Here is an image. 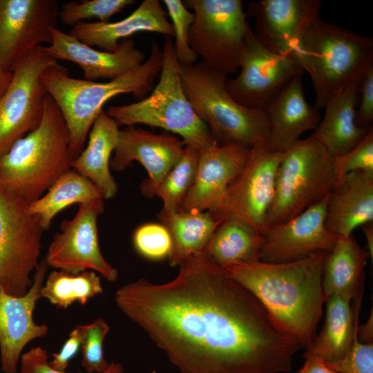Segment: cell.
Masks as SVG:
<instances>
[{
    "instance_id": "1",
    "label": "cell",
    "mask_w": 373,
    "mask_h": 373,
    "mask_svg": "<svg viewBox=\"0 0 373 373\" xmlns=\"http://www.w3.org/2000/svg\"><path fill=\"white\" fill-rule=\"evenodd\" d=\"M118 308L180 373H283L302 350L257 297L203 251L163 283L115 292Z\"/></svg>"
},
{
    "instance_id": "2",
    "label": "cell",
    "mask_w": 373,
    "mask_h": 373,
    "mask_svg": "<svg viewBox=\"0 0 373 373\" xmlns=\"http://www.w3.org/2000/svg\"><path fill=\"white\" fill-rule=\"evenodd\" d=\"M327 252L318 251L294 262L258 260L222 269L251 291L302 349L307 350L316 336L326 300L323 276Z\"/></svg>"
},
{
    "instance_id": "3",
    "label": "cell",
    "mask_w": 373,
    "mask_h": 373,
    "mask_svg": "<svg viewBox=\"0 0 373 373\" xmlns=\"http://www.w3.org/2000/svg\"><path fill=\"white\" fill-rule=\"evenodd\" d=\"M162 65V49L153 40L150 55L140 66L112 80L99 82L73 78L68 68L58 62L42 73L41 82L66 124L74 159L86 146L89 131L104 105L121 94H132L137 101L147 97Z\"/></svg>"
},
{
    "instance_id": "4",
    "label": "cell",
    "mask_w": 373,
    "mask_h": 373,
    "mask_svg": "<svg viewBox=\"0 0 373 373\" xmlns=\"http://www.w3.org/2000/svg\"><path fill=\"white\" fill-rule=\"evenodd\" d=\"M73 159L64 119L47 94L40 124L0 157V187L30 204L71 169Z\"/></svg>"
},
{
    "instance_id": "5",
    "label": "cell",
    "mask_w": 373,
    "mask_h": 373,
    "mask_svg": "<svg viewBox=\"0 0 373 373\" xmlns=\"http://www.w3.org/2000/svg\"><path fill=\"white\" fill-rule=\"evenodd\" d=\"M296 61L311 77L317 109L373 66V39L323 21L320 15L307 26Z\"/></svg>"
},
{
    "instance_id": "6",
    "label": "cell",
    "mask_w": 373,
    "mask_h": 373,
    "mask_svg": "<svg viewBox=\"0 0 373 373\" xmlns=\"http://www.w3.org/2000/svg\"><path fill=\"white\" fill-rule=\"evenodd\" d=\"M162 51L159 81L151 93L134 103L110 106L105 111L119 126L145 124L158 127L181 137L185 146L199 150L218 144L185 95L181 66L171 37H165Z\"/></svg>"
},
{
    "instance_id": "7",
    "label": "cell",
    "mask_w": 373,
    "mask_h": 373,
    "mask_svg": "<svg viewBox=\"0 0 373 373\" xmlns=\"http://www.w3.org/2000/svg\"><path fill=\"white\" fill-rule=\"evenodd\" d=\"M180 71L187 99L218 144L249 149L268 144L269 126L265 111L247 108L236 102L226 89V75L202 61L181 66Z\"/></svg>"
},
{
    "instance_id": "8",
    "label": "cell",
    "mask_w": 373,
    "mask_h": 373,
    "mask_svg": "<svg viewBox=\"0 0 373 373\" xmlns=\"http://www.w3.org/2000/svg\"><path fill=\"white\" fill-rule=\"evenodd\" d=\"M338 180L335 159L312 135L283 153L267 226L285 222L321 202Z\"/></svg>"
},
{
    "instance_id": "9",
    "label": "cell",
    "mask_w": 373,
    "mask_h": 373,
    "mask_svg": "<svg viewBox=\"0 0 373 373\" xmlns=\"http://www.w3.org/2000/svg\"><path fill=\"white\" fill-rule=\"evenodd\" d=\"M195 20L189 30L193 51L210 68L224 75L240 68L250 26L240 0H185Z\"/></svg>"
},
{
    "instance_id": "10",
    "label": "cell",
    "mask_w": 373,
    "mask_h": 373,
    "mask_svg": "<svg viewBox=\"0 0 373 373\" xmlns=\"http://www.w3.org/2000/svg\"><path fill=\"white\" fill-rule=\"evenodd\" d=\"M28 203L0 187V288L20 297L30 288L44 229Z\"/></svg>"
},
{
    "instance_id": "11",
    "label": "cell",
    "mask_w": 373,
    "mask_h": 373,
    "mask_svg": "<svg viewBox=\"0 0 373 373\" xmlns=\"http://www.w3.org/2000/svg\"><path fill=\"white\" fill-rule=\"evenodd\" d=\"M56 62L41 46L12 69L11 82L0 97V157L40 124L47 95L41 75Z\"/></svg>"
},
{
    "instance_id": "12",
    "label": "cell",
    "mask_w": 373,
    "mask_h": 373,
    "mask_svg": "<svg viewBox=\"0 0 373 373\" xmlns=\"http://www.w3.org/2000/svg\"><path fill=\"white\" fill-rule=\"evenodd\" d=\"M239 69L236 77L227 79L226 89L241 106L259 111H265L295 76L305 72L291 57L265 46L251 26L246 35Z\"/></svg>"
},
{
    "instance_id": "13",
    "label": "cell",
    "mask_w": 373,
    "mask_h": 373,
    "mask_svg": "<svg viewBox=\"0 0 373 373\" xmlns=\"http://www.w3.org/2000/svg\"><path fill=\"white\" fill-rule=\"evenodd\" d=\"M104 199L79 204L75 216L61 223L44 258L48 267L71 274L93 271L110 282L118 271L103 256L98 238L97 220L104 211Z\"/></svg>"
},
{
    "instance_id": "14",
    "label": "cell",
    "mask_w": 373,
    "mask_h": 373,
    "mask_svg": "<svg viewBox=\"0 0 373 373\" xmlns=\"http://www.w3.org/2000/svg\"><path fill=\"white\" fill-rule=\"evenodd\" d=\"M284 152L267 145L251 149L245 166L229 186L216 216L240 220L261 234L274 201L278 169Z\"/></svg>"
},
{
    "instance_id": "15",
    "label": "cell",
    "mask_w": 373,
    "mask_h": 373,
    "mask_svg": "<svg viewBox=\"0 0 373 373\" xmlns=\"http://www.w3.org/2000/svg\"><path fill=\"white\" fill-rule=\"evenodd\" d=\"M56 0H0V66L12 72L25 56L50 44L59 14Z\"/></svg>"
},
{
    "instance_id": "16",
    "label": "cell",
    "mask_w": 373,
    "mask_h": 373,
    "mask_svg": "<svg viewBox=\"0 0 373 373\" xmlns=\"http://www.w3.org/2000/svg\"><path fill=\"white\" fill-rule=\"evenodd\" d=\"M329 195L295 217L268 225L262 233L260 260L289 262L318 251H329L338 237L330 233L325 225Z\"/></svg>"
},
{
    "instance_id": "17",
    "label": "cell",
    "mask_w": 373,
    "mask_h": 373,
    "mask_svg": "<svg viewBox=\"0 0 373 373\" xmlns=\"http://www.w3.org/2000/svg\"><path fill=\"white\" fill-rule=\"evenodd\" d=\"M321 5L319 0H260L250 2L245 13L255 19L254 33L265 46L296 60L302 35Z\"/></svg>"
},
{
    "instance_id": "18",
    "label": "cell",
    "mask_w": 373,
    "mask_h": 373,
    "mask_svg": "<svg viewBox=\"0 0 373 373\" xmlns=\"http://www.w3.org/2000/svg\"><path fill=\"white\" fill-rule=\"evenodd\" d=\"M185 144L168 132L155 133L141 128L126 126L119 131V140L111 157L110 167L121 171L133 162L140 163L149 174L140 189L150 198L153 189L180 158Z\"/></svg>"
},
{
    "instance_id": "19",
    "label": "cell",
    "mask_w": 373,
    "mask_h": 373,
    "mask_svg": "<svg viewBox=\"0 0 373 373\" xmlns=\"http://www.w3.org/2000/svg\"><path fill=\"white\" fill-rule=\"evenodd\" d=\"M48 267L44 259L35 269L28 293L20 297L0 288V361L4 373H17L23 348L30 341L45 337L48 327L35 323L33 312Z\"/></svg>"
},
{
    "instance_id": "20",
    "label": "cell",
    "mask_w": 373,
    "mask_h": 373,
    "mask_svg": "<svg viewBox=\"0 0 373 373\" xmlns=\"http://www.w3.org/2000/svg\"><path fill=\"white\" fill-rule=\"evenodd\" d=\"M251 151L236 144H217L200 150L193 185L178 211H207L216 216Z\"/></svg>"
},
{
    "instance_id": "21",
    "label": "cell",
    "mask_w": 373,
    "mask_h": 373,
    "mask_svg": "<svg viewBox=\"0 0 373 373\" xmlns=\"http://www.w3.org/2000/svg\"><path fill=\"white\" fill-rule=\"evenodd\" d=\"M50 44L44 46L46 51L55 59L65 60L77 64L85 79L112 80L140 66L145 60V54L135 47L128 38L122 40L114 52L95 49L55 28L52 32Z\"/></svg>"
},
{
    "instance_id": "22",
    "label": "cell",
    "mask_w": 373,
    "mask_h": 373,
    "mask_svg": "<svg viewBox=\"0 0 373 373\" xmlns=\"http://www.w3.org/2000/svg\"><path fill=\"white\" fill-rule=\"evenodd\" d=\"M140 32L173 37L171 23L159 0H144L127 17L115 22H81L69 34L79 41L106 52L115 51L119 42Z\"/></svg>"
},
{
    "instance_id": "23",
    "label": "cell",
    "mask_w": 373,
    "mask_h": 373,
    "mask_svg": "<svg viewBox=\"0 0 373 373\" xmlns=\"http://www.w3.org/2000/svg\"><path fill=\"white\" fill-rule=\"evenodd\" d=\"M302 75L295 76L265 110L269 126L267 148L271 151L285 152L320 122L318 109L305 98Z\"/></svg>"
},
{
    "instance_id": "24",
    "label": "cell",
    "mask_w": 373,
    "mask_h": 373,
    "mask_svg": "<svg viewBox=\"0 0 373 373\" xmlns=\"http://www.w3.org/2000/svg\"><path fill=\"white\" fill-rule=\"evenodd\" d=\"M373 222V173L358 171L338 178L329 195L325 225L332 234L348 236Z\"/></svg>"
},
{
    "instance_id": "25",
    "label": "cell",
    "mask_w": 373,
    "mask_h": 373,
    "mask_svg": "<svg viewBox=\"0 0 373 373\" xmlns=\"http://www.w3.org/2000/svg\"><path fill=\"white\" fill-rule=\"evenodd\" d=\"M361 80L347 85L326 104L324 116L312 133L334 158L352 150L370 130L356 122Z\"/></svg>"
},
{
    "instance_id": "26",
    "label": "cell",
    "mask_w": 373,
    "mask_h": 373,
    "mask_svg": "<svg viewBox=\"0 0 373 373\" xmlns=\"http://www.w3.org/2000/svg\"><path fill=\"white\" fill-rule=\"evenodd\" d=\"M367 249L361 247L353 234L339 236L327 252L323 267V286L325 299L341 296L354 305H361L365 284Z\"/></svg>"
},
{
    "instance_id": "27",
    "label": "cell",
    "mask_w": 373,
    "mask_h": 373,
    "mask_svg": "<svg viewBox=\"0 0 373 373\" xmlns=\"http://www.w3.org/2000/svg\"><path fill=\"white\" fill-rule=\"evenodd\" d=\"M119 131L115 121L103 110L89 131L86 146L71 162V169L92 182L104 200L113 198L117 193L110 162L118 143Z\"/></svg>"
},
{
    "instance_id": "28",
    "label": "cell",
    "mask_w": 373,
    "mask_h": 373,
    "mask_svg": "<svg viewBox=\"0 0 373 373\" xmlns=\"http://www.w3.org/2000/svg\"><path fill=\"white\" fill-rule=\"evenodd\" d=\"M157 217L171 237L172 251L168 258L171 267L179 266L203 251L223 221L209 211L198 210L168 212L161 209Z\"/></svg>"
},
{
    "instance_id": "29",
    "label": "cell",
    "mask_w": 373,
    "mask_h": 373,
    "mask_svg": "<svg viewBox=\"0 0 373 373\" xmlns=\"http://www.w3.org/2000/svg\"><path fill=\"white\" fill-rule=\"evenodd\" d=\"M324 326L303 356L314 355L325 364L342 358L350 348L354 336V314L350 301L338 295L327 298Z\"/></svg>"
},
{
    "instance_id": "30",
    "label": "cell",
    "mask_w": 373,
    "mask_h": 373,
    "mask_svg": "<svg viewBox=\"0 0 373 373\" xmlns=\"http://www.w3.org/2000/svg\"><path fill=\"white\" fill-rule=\"evenodd\" d=\"M262 235L233 218L224 219L203 252L222 268L260 260Z\"/></svg>"
},
{
    "instance_id": "31",
    "label": "cell",
    "mask_w": 373,
    "mask_h": 373,
    "mask_svg": "<svg viewBox=\"0 0 373 373\" xmlns=\"http://www.w3.org/2000/svg\"><path fill=\"white\" fill-rule=\"evenodd\" d=\"M100 198H104L97 186L71 169L61 175L42 196L28 204V208L31 214L38 218L46 231L56 215L67 207Z\"/></svg>"
},
{
    "instance_id": "32",
    "label": "cell",
    "mask_w": 373,
    "mask_h": 373,
    "mask_svg": "<svg viewBox=\"0 0 373 373\" xmlns=\"http://www.w3.org/2000/svg\"><path fill=\"white\" fill-rule=\"evenodd\" d=\"M102 293L100 276L93 271L71 274L53 269L46 277L40 296L57 307L66 309L75 302L85 305Z\"/></svg>"
},
{
    "instance_id": "33",
    "label": "cell",
    "mask_w": 373,
    "mask_h": 373,
    "mask_svg": "<svg viewBox=\"0 0 373 373\" xmlns=\"http://www.w3.org/2000/svg\"><path fill=\"white\" fill-rule=\"evenodd\" d=\"M200 151L186 145L179 160L152 191L150 198H160L163 202L162 209L168 212L180 210L193 185Z\"/></svg>"
},
{
    "instance_id": "34",
    "label": "cell",
    "mask_w": 373,
    "mask_h": 373,
    "mask_svg": "<svg viewBox=\"0 0 373 373\" xmlns=\"http://www.w3.org/2000/svg\"><path fill=\"white\" fill-rule=\"evenodd\" d=\"M133 0H84L70 1L62 5L59 19L66 26L73 27L85 20L97 19L106 23L115 15L134 4Z\"/></svg>"
},
{
    "instance_id": "35",
    "label": "cell",
    "mask_w": 373,
    "mask_h": 373,
    "mask_svg": "<svg viewBox=\"0 0 373 373\" xmlns=\"http://www.w3.org/2000/svg\"><path fill=\"white\" fill-rule=\"evenodd\" d=\"M168 16L173 30L174 50L181 66H189L195 63L197 55L189 43V30L195 20V15L180 0H164Z\"/></svg>"
},
{
    "instance_id": "36",
    "label": "cell",
    "mask_w": 373,
    "mask_h": 373,
    "mask_svg": "<svg viewBox=\"0 0 373 373\" xmlns=\"http://www.w3.org/2000/svg\"><path fill=\"white\" fill-rule=\"evenodd\" d=\"M82 332L81 364L87 373L102 372L109 366L104 355V341L109 326L102 318L80 325Z\"/></svg>"
},
{
    "instance_id": "37",
    "label": "cell",
    "mask_w": 373,
    "mask_h": 373,
    "mask_svg": "<svg viewBox=\"0 0 373 373\" xmlns=\"http://www.w3.org/2000/svg\"><path fill=\"white\" fill-rule=\"evenodd\" d=\"M133 242L143 257L159 260L169 258L172 251V240L167 229L161 223H146L134 231Z\"/></svg>"
},
{
    "instance_id": "38",
    "label": "cell",
    "mask_w": 373,
    "mask_h": 373,
    "mask_svg": "<svg viewBox=\"0 0 373 373\" xmlns=\"http://www.w3.org/2000/svg\"><path fill=\"white\" fill-rule=\"evenodd\" d=\"M359 312L354 311V336L350 348L338 361L326 364L337 373H373V343H361L357 336Z\"/></svg>"
},
{
    "instance_id": "39",
    "label": "cell",
    "mask_w": 373,
    "mask_h": 373,
    "mask_svg": "<svg viewBox=\"0 0 373 373\" xmlns=\"http://www.w3.org/2000/svg\"><path fill=\"white\" fill-rule=\"evenodd\" d=\"M334 159L338 178L358 171L373 173L372 128L355 147L345 155Z\"/></svg>"
},
{
    "instance_id": "40",
    "label": "cell",
    "mask_w": 373,
    "mask_h": 373,
    "mask_svg": "<svg viewBox=\"0 0 373 373\" xmlns=\"http://www.w3.org/2000/svg\"><path fill=\"white\" fill-rule=\"evenodd\" d=\"M20 373H68L55 370L49 365L48 354L40 346H35L23 353L20 358ZM124 367L120 363L111 362L108 367L102 372L123 373Z\"/></svg>"
},
{
    "instance_id": "41",
    "label": "cell",
    "mask_w": 373,
    "mask_h": 373,
    "mask_svg": "<svg viewBox=\"0 0 373 373\" xmlns=\"http://www.w3.org/2000/svg\"><path fill=\"white\" fill-rule=\"evenodd\" d=\"M360 103L356 112V122L360 127L370 129L373 120V66L366 72L361 82Z\"/></svg>"
},
{
    "instance_id": "42",
    "label": "cell",
    "mask_w": 373,
    "mask_h": 373,
    "mask_svg": "<svg viewBox=\"0 0 373 373\" xmlns=\"http://www.w3.org/2000/svg\"><path fill=\"white\" fill-rule=\"evenodd\" d=\"M82 332L80 325H77L69 333L60 351L52 354V359L49 361L50 366L55 370L66 372L70 361L77 354L81 347Z\"/></svg>"
},
{
    "instance_id": "43",
    "label": "cell",
    "mask_w": 373,
    "mask_h": 373,
    "mask_svg": "<svg viewBox=\"0 0 373 373\" xmlns=\"http://www.w3.org/2000/svg\"><path fill=\"white\" fill-rule=\"evenodd\" d=\"M303 357L305 358V363L296 373H337L316 356L308 355Z\"/></svg>"
},
{
    "instance_id": "44",
    "label": "cell",
    "mask_w": 373,
    "mask_h": 373,
    "mask_svg": "<svg viewBox=\"0 0 373 373\" xmlns=\"http://www.w3.org/2000/svg\"><path fill=\"white\" fill-rule=\"evenodd\" d=\"M372 312L367 321L357 327V336L360 342L364 343H372V327H373Z\"/></svg>"
},
{
    "instance_id": "45",
    "label": "cell",
    "mask_w": 373,
    "mask_h": 373,
    "mask_svg": "<svg viewBox=\"0 0 373 373\" xmlns=\"http://www.w3.org/2000/svg\"><path fill=\"white\" fill-rule=\"evenodd\" d=\"M365 240L367 241V250L369 252L371 259L373 258V222L366 223L361 227Z\"/></svg>"
},
{
    "instance_id": "46",
    "label": "cell",
    "mask_w": 373,
    "mask_h": 373,
    "mask_svg": "<svg viewBox=\"0 0 373 373\" xmlns=\"http://www.w3.org/2000/svg\"><path fill=\"white\" fill-rule=\"evenodd\" d=\"M12 77V72L4 71L0 66V97L8 88Z\"/></svg>"
}]
</instances>
